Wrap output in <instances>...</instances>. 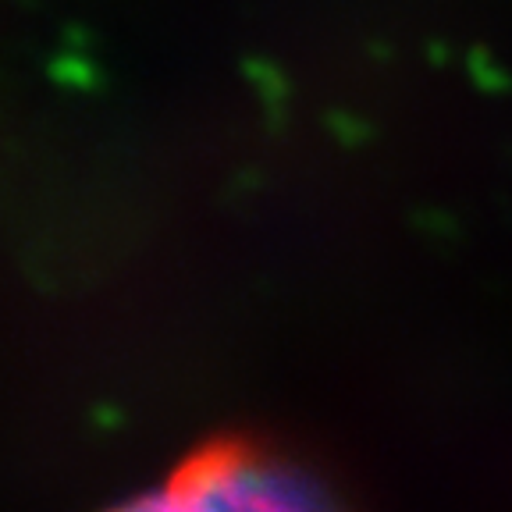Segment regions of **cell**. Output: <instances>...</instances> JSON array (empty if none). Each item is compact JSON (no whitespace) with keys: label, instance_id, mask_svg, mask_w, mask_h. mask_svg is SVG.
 I'll return each instance as SVG.
<instances>
[{"label":"cell","instance_id":"cell-1","mask_svg":"<svg viewBox=\"0 0 512 512\" xmlns=\"http://www.w3.org/2000/svg\"><path fill=\"white\" fill-rule=\"evenodd\" d=\"M114 512H338L306 473L253 445H217L185 459L157 488Z\"/></svg>","mask_w":512,"mask_h":512}]
</instances>
